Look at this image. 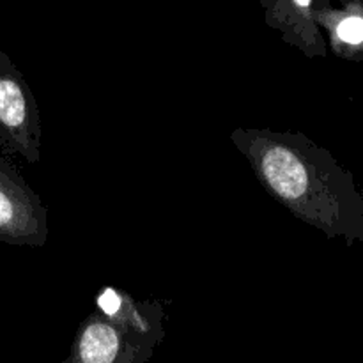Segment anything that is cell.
Listing matches in <instances>:
<instances>
[{
  "label": "cell",
  "mask_w": 363,
  "mask_h": 363,
  "mask_svg": "<svg viewBox=\"0 0 363 363\" xmlns=\"http://www.w3.org/2000/svg\"><path fill=\"white\" fill-rule=\"evenodd\" d=\"M230 142L291 215L330 238L362 236L363 202L351 176L311 138L300 131L238 126Z\"/></svg>",
  "instance_id": "obj_1"
},
{
  "label": "cell",
  "mask_w": 363,
  "mask_h": 363,
  "mask_svg": "<svg viewBox=\"0 0 363 363\" xmlns=\"http://www.w3.org/2000/svg\"><path fill=\"white\" fill-rule=\"evenodd\" d=\"M0 142L6 155L28 163L41 160L43 124L39 105L11 57L0 50Z\"/></svg>",
  "instance_id": "obj_2"
},
{
  "label": "cell",
  "mask_w": 363,
  "mask_h": 363,
  "mask_svg": "<svg viewBox=\"0 0 363 363\" xmlns=\"http://www.w3.org/2000/svg\"><path fill=\"white\" fill-rule=\"evenodd\" d=\"M46 240L48 209L0 151V241L14 247H43Z\"/></svg>",
  "instance_id": "obj_3"
},
{
  "label": "cell",
  "mask_w": 363,
  "mask_h": 363,
  "mask_svg": "<svg viewBox=\"0 0 363 363\" xmlns=\"http://www.w3.org/2000/svg\"><path fill=\"white\" fill-rule=\"evenodd\" d=\"M158 342L116 325L98 311L78 326L73 344L74 363H140Z\"/></svg>",
  "instance_id": "obj_4"
},
{
  "label": "cell",
  "mask_w": 363,
  "mask_h": 363,
  "mask_svg": "<svg viewBox=\"0 0 363 363\" xmlns=\"http://www.w3.org/2000/svg\"><path fill=\"white\" fill-rule=\"evenodd\" d=\"M96 311L116 325L160 340L165 337L167 312L158 300H137L130 293L117 289L113 286H105L94 296Z\"/></svg>",
  "instance_id": "obj_5"
},
{
  "label": "cell",
  "mask_w": 363,
  "mask_h": 363,
  "mask_svg": "<svg viewBox=\"0 0 363 363\" xmlns=\"http://www.w3.org/2000/svg\"><path fill=\"white\" fill-rule=\"evenodd\" d=\"M264 21L279 32L284 43L301 50L307 57L325 53L321 35L312 16V0H259Z\"/></svg>",
  "instance_id": "obj_6"
},
{
  "label": "cell",
  "mask_w": 363,
  "mask_h": 363,
  "mask_svg": "<svg viewBox=\"0 0 363 363\" xmlns=\"http://www.w3.org/2000/svg\"><path fill=\"white\" fill-rule=\"evenodd\" d=\"M335 38L342 45L358 46L363 43V18L362 16H347L337 23Z\"/></svg>",
  "instance_id": "obj_7"
},
{
  "label": "cell",
  "mask_w": 363,
  "mask_h": 363,
  "mask_svg": "<svg viewBox=\"0 0 363 363\" xmlns=\"http://www.w3.org/2000/svg\"><path fill=\"white\" fill-rule=\"evenodd\" d=\"M0 151L4 152V145H2V142H0Z\"/></svg>",
  "instance_id": "obj_8"
}]
</instances>
